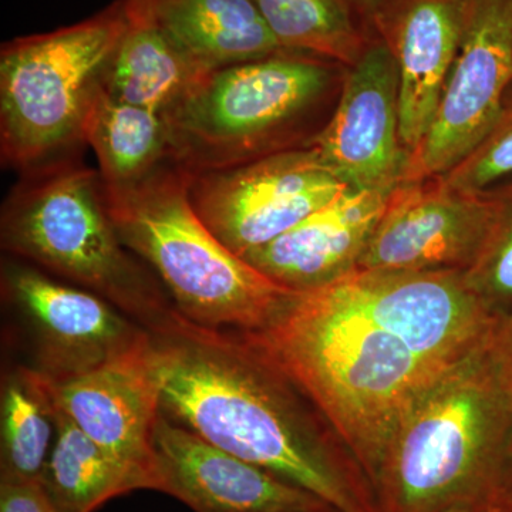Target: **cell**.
<instances>
[{
  "label": "cell",
  "mask_w": 512,
  "mask_h": 512,
  "mask_svg": "<svg viewBox=\"0 0 512 512\" xmlns=\"http://www.w3.org/2000/svg\"><path fill=\"white\" fill-rule=\"evenodd\" d=\"M348 70L282 50L208 73L165 117L175 164L211 173L311 147L335 113Z\"/></svg>",
  "instance_id": "cell-5"
},
{
  "label": "cell",
  "mask_w": 512,
  "mask_h": 512,
  "mask_svg": "<svg viewBox=\"0 0 512 512\" xmlns=\"http://www.w3.org/2000/svg\"><path fill=\"white\" fill-rule=\"evenodd\" d=\"M441 177L464 191L487 190L512 177V83L490 133L460 164Z\"/></svg>",
  "instance_id": "cell-24"
},
{
  "label": "cell",
  "mask_w": 512,
  "mask_h": 512,
  "mask_svg": "<svg viewBox=\"0 0 512 512\" xmlns=\"http://www.w3.org/2000/svg\"><path fill=\"white\" fill-rule=\"evenodd\" d=\"M45 377L57 407L94 443L157 491L153 437L160 416V390L151 360L150 332L133 348L86 372L60 380Z\"/></svg>",
  "instance_id": "cell-13"
},
{
  "label": "cell",
  "mask_w": 512,
  "mask_h": 512,
  "mask_svg": "<svg viewBox=\"0 0 512 512\" xmlns=\"http://www.w3.org/2000/svg\"><path fill=\"white\" fill-rule=\"evenodd\" d=\"M494 217L490 190H458L441 175L403 181L389 198L356 269L466 274Z\"/></svg>",
  "instance_id": "cell-10"
},
{
  "label": "cell",
  "mask_w": 512,
  "mask_h": 512,
  "mask_svg": "<svg viewBox=\"0 0 512 512\" xmlns=\"http://www.w3.org/2000/svg\"><path fill=\"white\" fill-rule=\"evenodd\" d=\"M315 512H339V511L335 510V508H328V510L315 511Z\"/></svg>",
  "instance_id": "cell-29"
},
{
  "label": "cell",
  "mask_w": 512,
  "mask_h": 512,
  "mask_svg": "<svg viewBox=\"0 0 512 512\" xmlns=\"http://www.w3.org/2000/svg\"><path fill=\"white\" fill-rule=\"evenodd\" d=\"M276 43L289 52L355 66L375 39L356 0H252Z\"/></svg>",
  "instance_id": "cell-21"
},
{
  "label": "cell",
  "mask_w": 512,
  "mask_h": 512,
  "mask_svg": "<svg viewBox=\"0 0 512 512\" xmlns=\"http://www.w3.org/2000/svg\"><path fill=\"white\" fill-rule=\"evenodd\" d=\"M208 73L156 26L128 13L104 89L113 99L167 117Z\"/></svg>",
  "instance_id": "cell-19"
},
{
  "label": "cell",
  "mask_w": 512,
  "mask_h": 512,
  "mask_svg": "<svg viewBox=\"0 0 512 512\" xmlns=\"http://www.w3.org/2000/svg\"><path fill=\"white\" fill-rule=\"evenodd\" d=\"M488 356L512 406V311L500 316L487 343Z\"/></svg>",
  "instance_id": "cell-26"
},
{
  "label": "cell",
  "mask_w": 512,
  "mask_h": 512,
  "mask_svg": "<svg viewBox=\"0 0 512 512\" xmlns=\"http://www.w3.org/2000/svg\"><path fill=\"white\" fill-rule=\"evenodd\" d=\"M389 195L346 188L296 227L241 258L295 292L330 284L357 268Z\"/></svg>",
  "instance_id": "cell-16"
},
{
  "label": "cell",
  "mask_w": 512,
  "mask_h": 512,
  "mask_svg": "<svg viewBox=\"0 0 512 512\" xmlns=\"http://www.w3.org/2000/svg\"><path fill=\"white\" fill-rule=\"evenodd\" d=\"M57 407L35 367L9 373L2 389L0 480H40L55 444Z\"/></svg>",
  "instance_id": "cell-22"
},
{
  "label": "cell",
  "mask_w": 512,
  "mask_h": 512,
  "mask_svg": "<svg viewBox=\"0 0 512 512\" xmlns=\"http://www.w3.org/2000/svg\"><path fill=\"white\" fill-rule=\"evenodd\" d=\"M0 244L10 258L106 299L148 332L178 312L121 242L99 171L80 154L20 174L2 204Z\"/></svg>",
  "instance_id": "cell-4"
},
{
  "label": "cell",
  "mask_w": 512,
  "mask_h": 512,
  "mask_svg": "<svg viewBox=\"0 0 512 512\" xmlns=\"http://www.w3.org/2000/svg\"><path fill=\"white\" fill-rule=\"evenodd\" d=\"M346 188L311 146L190 174L188 194L212 234L242 256L281 237Z\"/></svg>",
  "instance_id": "cell-8"
},
{
  "label": "cell",
  "mask_w": 512,
  "mask_h": 512,
  "mask_svg": "<svg viewBox=\"0 0 512 512\" xmlns=\"http://www.w3.org/2000/svg\"><path fill=\"white\" fill-rule=\"evenodd\" d=\"M188 185L190 174L171 164L134 190L104 192L121 242L185 319L229 332L264 329L298 292L225 247L192 207Z\"/></svg>",
  "instance_id": "cell-6"
},
{
  "label": "cell",
  "mask_w": 512,
  "mask_h": 512,
  "mask_svg": "<svg viewBox=\"0 0 512 512\" xmlns=\"http://www.w3.org/2000/svg\"><path fill=\"white\" fill-rule=\"evenodd\" d=\"M157 491L195 512H315L319 497L221 450L160 412L153 437Z\"/></svg>",
  "instance_id": "cell-14"
},
{
  "label": "cell",
  "mask_w": 512,
  "mask_h": 512,
  "mask_svg": "<svg viewBox=\"0 0 512 512\" xmlns=\"http://www.w3.org/2000/svg\"><path fill=\"white\" fill-rule=\"evenodd\" d=\"M494 217L480 255L464 274L468 288L497 315L512 311V177L491 185Z\"/></svg>",
  "instance_id": "cell-23"
},
{
  "label": "cell",
  "mask_w": 512,
  "mask_h": 512,
  "mask_svg": "<svg viewBox=\"0 0 512 512\" xmlns=\"http://www.w3.org/2000/svg\"><path fill=\"white\" fill-rule=\"evenodd\" d=\"M208 70L282 52L252 0H124Z\"/></svg>",
  "instance_id": "cell-17"
},
{
  "label": "cell",
  "mask_w": 512,
  "mask_h": 512,
  "mask_svg": "<svg viewBox=\"0 0 512 512\" xmlns=\"http://www.w3.org/2000/svg\"><path fill=\"white\" fill-rule=\"evenodd\" d=\"M356 2L359 3L360 9L365 12L367 18L372 19L373 12L382 5L384 0H356Z\"/></svg>",
  "instance_id": "cell-28"
},
{
  "label": "cell",
  "mask_w": 512,
  "mask_h": 512,
  "mask_svg": "<svg viewBox=\"0 0 512 512\" xmlns=\"http://www.w3.org/2000/svg\"><path fill=\"white\" fill-rule=\"evenodd\" d=\"M511 437L512 406L485 345L397 424L373 478L380 512H485Z\"/></svg>",
  "instance_id": "cell-3"
},
{
  "label": "cell",
  "mask_w": 512,
  "mask_h": 512,
  "mask_svg": "<svg viewBox=\"0 0 512 512\" xmlns=\"http://www.w3.org/2000/svg\"><path fill=\"white\" fill-rule=\"evenodd\" d=\"M83 143L96 154L107 195L134 190L175 164L165 117L113 99L104 87L84 120Z\"/></svg>",
  "instance_id": "cell-18"
},
{
  "label": "cell",
  "mask_w": 512,
  "mask_h": 512,
  "mask_svg": "<svg viewBox=\"0 0 512 512\" xmlns=\"http://www.w3.org/2000/svg\"><path fill=\"white\" fill-rule=\"evenodd\" d=\"M485 512H512V437L494 478Z\"/></svg>",
  "instance_id": "cell-27"
},
{
  "label": "cell",
  "mask_w": 512,
  "mask_h": 512,
  "mask_svg": "<svg viewBox=\"0 0 512 512\" xmlns=\"http://www.w3.org/2000/svg\"><path fill=\"white\" fill-rule=\"evenodd\" d=\"M471 0H384L372 28L396 60L400 137L409 157L429 133L456 60Z\"/></svg>",
  "instance_id": "cell-15"
},
{
  "label": "cell",
  "mask_w": 512,
  "mask_h": 512,
  "mask_svg": "<svg viewBox=\"0 0 512 512\" xmlns=\"http://www.w3.org/2000/svg\"><path fill=\"white\" fill-rule=\"evenodd\" d=\"M128 28L124 0L0 47V161L25 174L82 154L83 126Z\"/></svg>",
  "instance_id": "cell-7"
},
{
  "label": "cell",
  "mask_w": 512,
  "mask_h": 512,
  "mask_svg": "<svg viewBox=\"0 0 512 512\" xmlns=\"http://www.w3.org/2000/svg\"><path fill=\"white\" fill-rule=\"evenodd\" d=\"M150 336L165 417L339 512H380L338 431L238 332L204 328L177 312Z\"/></svg>",
  "instance_id": "cell-2"
},
{
  "label": "cell",
  "mask_w": 512,
  "mask_h": 512,
  "mask_svg": "<svg viewBox=\"0 0 512 512\" xmlns=\"http://www.w3.org/2000/svg\"><path fill=\"white\" fill-rule=\"evenodd\" d=\"M2 289L35 332V369L53 380L101 365L148 332L106 299L20 259L3 262Z\"/></svg>",
  "instance_id": "cell-11"
},
{
  "label": "cell",
  "mask_w": 512,
  "mask_h": 512,
  "mask_svg": "<svg viewBox=\"0 0 512 512\" xmlns=\"http://www.w3.org/2000/svg\"><path fill=\"white\" fill-rule=\"evenodd\" d=\"M0 512H62L40 480H0Z\"/></svg>",
  "instance_id": "cell-25"
},
{
  "label": "cell",
  "mask_w": 512,
  "mask_h": 512,
  "mask_svg": "<svg viewBox=\"0 0 512 512\" xmlns=\"http://www.w3.org/2000/svg\"><path fill=\"white\" fill-rule=\"evenodd\" d=\"M312 147L350 188L392 192L402 183L409 153L400 137L399 69L379 37L349 67L335 113Z\"/></svg>",
  "instance_id": "cell-12"
},
{
  "label": "cell",
  "mask_w": 512,
  "mask_h": 512,
  "mask_svg": "<svg viewBox=\"0 0 512 512\" xmlns=\"http://www.w3.org/2000/svg\"><path fill=\"white\" fill-rule=\"evenodd\" d=\"M498 319L463 272L353 269L238 333L311 399L373 485L400 420Z\"/></svg>",
  "instance_id": "cell-1"
},
{
  "label": "cell",
  "mask_w": 512,
  "mask_h": 512,
  "mask_svg": "<svg viewBox=\"0 0 512 512\" xmlns=\"http://www.w3.org/2000/svg\"><path fill=\"white\" fill-rule=\"evenodd\" d=\"M511 83L512 0H471L436 117L409 157L403 181L443 175L460 164L490 133Z\"/></svg>",
  "instance_id": "cell-9"
},
{
  "label": "cell",
  "mask_w": 512,
  "mask_h": 512,
  "mask_svg": "<svg viewBox=\"0 0 512 512\" xmlns=\"http://www.w3.org/2000/svg\"><path fill=\"white\" fill-rule=\"evenodd\" d=\"M56 423L40 483L60 511L94 512L120 495L150 490L146 478L94 443L59 407Z\"/></svg>",
  "instance_id": "cell-20"
}]
</instances>
